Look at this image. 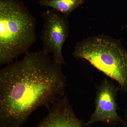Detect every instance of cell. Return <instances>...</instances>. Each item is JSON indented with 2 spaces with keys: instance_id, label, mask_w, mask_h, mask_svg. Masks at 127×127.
Returning a JSON list of instances; mask_svg holds the SVG:
<instances>
[{
  "instance_id": "cell-1",
  "label": "cell",
  "mask_w": 127,
  "mask_h": 127,
  "mask_svg": "<svg viewBox=\"0 0 127 127\" xmlns=\"http://www.w3.org/2000/svg\"><path fill=\"white\" fill-rule=\"evenodd\" d=\"M62 65L43 51L28 52L0 71V127H21L40 107L49 109L66 86Z\"/></svg>"
},
{
  "instance_id": "cell-2",
  "label": "cell",
  "mask_w": 127,
  "mask_h": 127,
  "mask_svg": "<svg viewBox=\"0 0 127 127\" xmlns=\"http://www.w3.org/2000/svg\"><path fill=\"white\" fill-rule=\"evenodd\" d=\"M36 19L19 0H0V65L9 64L36 40Z\"/></svg>"
},
{
  "instance_id": "cell-3",
  "label": "cell",
  "mask_w": 127,
  "mask_h": 127,
  "mask_svg": "<svg viewBox=\"0 0 127 127\" xmlns=\"http://www.w3.org/2000/svg\"><path fill=\"white\" fill-rule=\"evenodd\" d=\"M72 55L88 61L127 91V50L120 41L103 35L89 37L77 43Z\"/></svg>"
},
{
  "instance_id": "cell-4",
  "label": "cell",
  "mask_w": 127,
  "mask_h": 127,
  "mask_svg": "<svg viewBox=\"0 0 127 127\" xmlns=\"http://www.w3.org/2000/svg\"><path fill=\"white\" fill-rule=\"evenodd\" d=\"M42 16L44 20L40 36L45 53L52 54L57 63L65 65L62 54V47L69 34L67 17L54 10L43 12Z\"/></svg>"
},
{
  "instance_id": "cell-5",
  "label": "cell",
  "mask_w": 127,
  "mask_h": 127,
  "mask_svg": "<svg viewBox=\"0 0 127 127\" xmlns=\"http://www.w3.org/2000/svg\"><path fill=\"white\" fill-rule=\"evenodd\" d=\"M118 88L105 79L98 88L95 100V110L86 126L101 122L108 124L122 122L117 113V94Z\"/></svg>"
},
{
  "instance_id": "cell-6",
  "label": "cell",
  "mask_w": 127,
  "mask_h": 127,
  "mask_svg": "<svg viewBox=\"0 0 127 127\" xmlns=\"http://www.w3.org/2000/svg\"><path fill=\"white\" fill-rule=\"evenodd\" d=\"M48 110L47 116L36 127H83L66 96L58 99Z\"/></svg>"
},
{
  "instance_id": "cell-7",
  "label": "cell",
  "mask_w": 127,
  "mask_h": 127,
  "mask_svg": "<svg viewBox=\"0 0 127 127\" xmlns=\"http://www.w3.org/2000/svg\"><path fill=\"white\" fill-rule=\"evenodd\" d=\"M85 0H39L41 6L51 7L68 17L73 11L81 5Z\"/></svg>"
},
{
  "instance_id": "cell-8",
  "label": "cell",
  "mask_w": 127,
  "mask_h": 127,
  "mask_svg": "<svg viewBox=\"0 0 127 127\" xmlns=\"http://www.w3.org/2000/svg\"><path fill=\"white\" fill-rule=\"evenodd\" d=\"M126 118H127V114H126Z\"/></svg>"
},
{
  "instance_id": "cell-9",
  "label": "cell",
  "mask_w": 127,
  "mask_h": 127,
  "mask_svg": "<svg viewBox=\"0 0 127 127\" xmlns=\"http://www.w3.org/2000/svg\"><path fill=\"white\" fill-rule=\"evenodd\" d=\"M127 127V126H126V127Z\"/></svg>"
}]
</instances>
